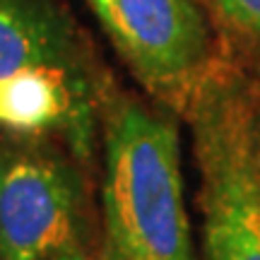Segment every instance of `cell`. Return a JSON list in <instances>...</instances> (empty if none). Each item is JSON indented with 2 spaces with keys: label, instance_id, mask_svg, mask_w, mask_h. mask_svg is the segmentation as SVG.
<instances>
[{
  "label": "cell",
  "instance_id": "1",
  "mask_svg": "<svg viewBox=\"0 0 260 260\" xmlns=\"http://www.w3.org/2000/svg\"><path fill=\"white\" fill-rule=\"evenodd\" d=\"M178 125L121 99L104 130V260H198Z\"/></svg>",
  "mask_w": 260,
  "mask_h": 260
},
{
  "label": "cell",
  "instance_id": "2",
  "mask_svg": "<svg viewBox=\"0 0 260 260\" xmlns=\"http://www.w3.org/2000/svg\"><path fill=\"white\" fill-rule=\"evenodd\" d=\"M207 260H260V161L253 96L232 77H205L190 94Z\"/></svg>",
  "mask_w": 260,
  "mask_h": 260
},
{
  "label": "cell",
  "instance_id": "3",
  "mask_svg": "<svg viewBox=\"0 0 260 260\" xmlns=\"http://www.w3.org/2000/svg\"><path fill=\"white\" fill-rule=\"evenodd\" d=\"M82 176L70 157L34 138L0 147V260H51L80 246Z\"/></svg>",
  "mask_w": 260,
  "mask_h": 260
},
{
  "label": "cell",
  "instance_id": "4",
  "mask_svg": "<svg viewBox=\"0 0 260 260\" xmlns=\"http://www.w3.org/2000/svg\"><path fill=\"white\" fill-rule=\"evenodd\" d=\"M133 75L164 96L193 94L212 53L205 0H87Z\"/></svg>",
  "mask_w": 260,
  "mask_h": 260
},
{
  "label": "cell",
  "instance_id": "5",
  "mask_svg": "<svg viewBox=\"0 0 260 260\" xmlns=\"http://www.w3.org/2000/svg\"><path fill=\"white\" fill-rule=\"evenodd\" d=\"M39 68L102 80L82 29L58 0H0V77Z\"/></svg>",
  "mask_w": 260,
  "mask_h": 260
},
{
  "label": "cell",
  "instance_id": "6",
  "mask_svg": "<svg viewBox=\"0 0 260 260\" xmlns=\"http://www.w3.org/2000/svg\"><path fill=\"white\" fill-rule=\"evenodd\" d=\"M226 24L246 37L260 39V0H210Z\"/></svg>",
  "mask_w": 260,
  "mask_h": 260
},
{
  "label": "cell",
  "instance_id": "7",
  "mask_svg": "<svg viewBox=\"0 0 260 260\" xmlns=\"http://www.w3.org/2000/svg\"><path fill=\"white\" fill-rule=\"evenodd\" d=\"M253 135H255V152H258V161H260V92L253 99Z\"/></svg>",
  "mask_w": 260,
  "mask_h": 260
},
{
  "label": "cell",
  "instance_id": "8",
  "mask_svg": "<svg viewBox=\"0 0 260 260\" xmlns=\"http://www.w3.org/2000/svg\"><path fill=\"white\" fill-rule=\"evenodd\" d=\"M51 260H89V258H87V253L82 251V246H73V248L58 253L56 258H51Z\"/></svg>",
  "mask_w": 260,
  "mask_h": 260
}]
</instances>
